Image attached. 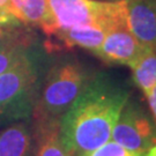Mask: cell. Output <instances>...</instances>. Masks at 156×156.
<instances>
[{
	"mask_svg": "<svg viewBox=\"0 0 156 156\" xmlns=\"http://www.w3.org/2000/svg\"><path fill=\"white\" fill-rule=\"evenodd\" d=\"M108 30L100 26L84 24L76 26L58 34L55 38L62 42L65 48H82L94 53L98 50L105 38Z\"/></svg>",
	"mask_w": 156,
	"mask_h": 156,
	"instance_id": "8fae6325",
	"label": "cell"
},
{
	"mask_svg": "<svg viewBox=\"0 0 156 156\" xmlns=\"http://www.w3.org/2000/svg\"><path fill=\"white\" fill-rule=\"evenodd\" d=\"M38 80L37 60L26 50L0 74V116L26 118L33 113Z\"/></svg>",
	"mask_w": 156,
	"mask_h": 156,
	"instance_id": "277c9868",
	"label": "cell"
},
{
	"mask_svg": "<svg viewBox=\"0 0 156 156\" xmlns=\"http://www.w3.org/2000/svg\"><path fill=\"white\" fill-rule=\"evenodd\" d=\"M34 134L24 123H16L0 133V156H31Z\"/></svg>",
	"mask_w": 156,
	"mask_h": 156,
	"instance_id": "30bf717a",
	"label": "cell"
},
{
	"mask_svg": "<svg viewBox=\"0 0 156 156\" xmlns=\"http://www.w3.org/2000/svg\"><path fill=\"white\" fill-rule=\"evenodd\" d=\"M128 66L132 69L134 83L147 96L156 86V46H144Z\"/></svg>",
	"mask_w": 156,
	"mask_h": 156,
	"instance_id": "7c38bea8",
	"label": "cell"
},
{
	"mask_svg": "<svg viewBox=\"0 0 156 156\" xmlns=\"http://www.w3.org/2000/svg\"><path fill=\"white\" fill-rule=\"evenodd\" d=\"M21 23L14 17L11 12V1L0 0V27L2 29L16 27Z\"/></svg>",
	"mask_w": 156,
	"mask_h": 156,
	"instance_id": "9a60e30c",
	"label": "cell"
},
{
	"mask_svg": "<svg viewBox=\"0 0 156 156\" xmlns=\"http://www.w3.org/2000/svg\"><path fill=\"white\" fill-rule=\"evenodd\" d=\"M100 1H118V0H100Z\"/></svg>",
	"mask_w": 156,
	"mask_h": 156,
	"instance_id": "d6986e66",
	"label": "cell"
},
{
	"mask_svg": "<svg viewBox=\"0 0 156 156\" xmlns=\"http://www.w3.org/2000/svg\"><path fill=\"white\" fill-rule=\"evenodd\" d=\"M126 24L144 46H156V0H125Z\"/></svg>",
	"mask_w": 156,
	"mask_h": 156,
	"instance_id": "52a82bcc",
	"label": "cell"
},
{
	"mask_svg": "<svg viewBox=\"0 0 156 156\" xmlns=\"http://www.w3.org/2000/svg\"><path fill=\"white\" fill-rule=\"evenodd\" d=\"M26 50L24 44L20 41L11 39L0 42V74L11 67Z\"/></svg>",
	"mask_w": 156,
	"mask_h": 156,
	"instance_id": "4fadbf2b",
	"label": "cell"
},
{
	"mask_svg": "<svg viewBox=\"0 0 156 156\" xmlns=\"http://www.w3.org/2000/svg\"><path fill=\"white\" fill-rule=\"evenodd\" d=\"M52 16L49 37H56L67 29L94 24L105 30L126 24V2L100 0H46Z\"/></svg>",
	"mask_w": 156,
	"mask_h": 156,
	"instance_id": "3957f363",
	"label": "cell"
},
{
	"mask_svg": "<svg viewBox=\"0 0 156 156\" xmlns=\"http://www.w3.org/2000/svg\"><path fill=\"white\" fill-rule=\"evenodd\" d=\"M59 120L35 119L34 156H71L60 139Z\"/></svg>",
	"mask_w": 156,
	"mask_h": 156,
	"instance_id": "ba28073f",
	"label": "cell"
},
{
	"mask_svg": "<svg viewBox=\"0 0 156 156\" xmlns=\"http://www.w3.org/2000/svg\"><path fill=\"white\" fill-rule=\"evenodd\" d=\"M11 12L22 24L38 27L48 36L52 27V16L46 0H9Z\"/></svg>",
	"mask_w": 156,
	"mask_h": 156,
	"instance_id": "9c48e42d",
	"label": "cell"
},
{
	"mask_svg": "<svg viewBox=\"0 0 156 156\" xmlns=\"http://www.w3.org/2000/svg\"><path fill=\"white\" fill-rule=\"evenodd\" d=\"M146 98H147L148 106H149V113H151V119L156 127V86L151 89V93L146 96Z\"/></svg>",
	"mask_w": 156,
	"mask_h": 156,
	"instance_id": "2e32d148",
	"label": "cell"
},
{
	"mask_svg": "<svg viewBox=\"0 0 156 156\" xmlns=\"http://www.w3.org/2000/svg\"><path fill=\"white\" fill-rule=\"evenodd\" d=\"M144 45L135 38L127 26L109 30L103 43L94 55L111 65H129L140 55Z\"/></svg>",
	"mask_w": 156,
	"mask_h": 156,
	"instance_id": "8992f818",
	"label": "cell"
},
{
	"mask_svg": "<svg viewBox=\"0 0 156 156\" xmlns=\"http://www.w3.org/2000/svg\"><path fill=\"white\" fill-rule=\"evenodd\" d=\"M5 34H6L5 29H2L1 27H0V39H2L4 37H5Z\"/></svg>",
	"mask_w": 156,
	"mask_h": 156,
	"instance_id": "ac0fdd59",
	"label": "cell"
},
{
	"mask_svg": "<svg viewBox=\"0 0 156 156\" xmlns=\"http://www.w3.org/2000/svg\"><path fill=\"white\" fill-rule=\"evenodd\" d=\"M144 156H156V144L149 147L147 151H145Z\"/></svg>",
	"mask_w": 156,
	"mask_h": 156,
	"instance_id": "e0dca14e",
	"label": "cell"
},
{
	"mask_svg": "<svg viewBox=\"0 0 156 156\" xmlns=\"http://www.w3.org/2000/svg\"><path fill=\"white\" fill-rule=\"evenodd\" d=\"M131 96L112 76L93 74L82 93L59 120L60 139L71 156H78L111 140L112 128Z\"/></svg>",
	"mask_w": 156,
	"mask_h": 156,
	"instance_id": "6da1fadb",
	"label": "cell"
},
{
	"mask_svg": "<svg viewBox=\"0 0 156 156\" xmlns=\"http://www.w3.org/2000/svg\"><path fill=\"white\" fill-rule=\"evenodd\" d=\"M78 156H144L135 154L132 151L125 149L124 147L115 142L113 140H109L104 145L97 147L96 149H93L87 153H82Z\"/></svg>",
	"mask_w": 156,
	"mask_h": 156,
	"instance_id": "5bb4252c",
	"label": "cell"
},
{
	"mask_svg": "<svg viewBox=\"0 0 156 156\" xmlns=\"http://www.w3.org/2000/svg\"><path fill=\"white\" fill-rule=\"evenodd\" d=\"M111 139L125 149L144 155L156 144V127L151 113L131 96L123 106L112 128Z\"/></svg>",
	"mask_w": 156,
	"mask_h": 156,
	"instance_id": "5b68a950",
	"label": "cell"
},
{
	"mask_svg": "<svg viewBox=\"0 0 156 156\" xmlns=\"http://www.w3.org/2000/svg\"><path fill=\"white\" fill-rule=\"evenodd\" d=\"M91 76L93 74L75 58H64L53 64L37 95L34 119H60Z\"/></svg>",
	"mask_w": 156,
	"mask_h": 156,
	"instance_id": "7a4b0ae2",
	"label": "cell"
}]
</instances>
